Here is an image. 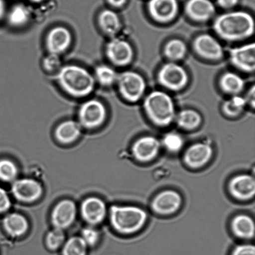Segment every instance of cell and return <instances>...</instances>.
<instances>
[{"label":"cell","mask_w":255,"mask_h":255,"mask_svg":"<svg viewBox=\"0 0 255 255\" xmlns=\"http://www.w3.org/2000/svg\"><path fill=\"white\" fill-rule=\"evenodd\" d=\"M214 29L219 37L226 41H240L254 34L255 21L253 16L247 12H226L215 20Z\"/></svg>","instance_id":"cell-1"},{"label":"cell","mask_w":255,"mask_h":255,"mask_svg":"<svg viewBox=\"0 0 255 255\" xmlns=\"http://www.w3.org/2000/svg\"><path fill=\"white\" fill-rule=\"evenodd\" d=\"M57 83L66 94L75 98H84L94 91L96 79L87 69L77 65L61 67L56 76Z\"/></svg>","instance_id":"cell-2"},{"label":"cell","mask_w":255,"mask_h":255,"mask_svg":"<svg viewBox=\"0 0 255 255\" xmlns=\"http://www.w3.org/2000/svg\"><path fill=\"white\" fill-rule=\"evenodd\" d=\"M143 107L147 117L157 126H169L176 119L174 102L166 92L152 91L145 99Z\"/></svg>","instance_id":"cell-3"},{"label":"cell","mask_w":255,"mask_h":255,"mask_svg":"<svg viewBox=\"0 0 255 255\" xmlns=\"http://www.w3.org/2000/svg\"><path fill=\"white\" fill-rule=\"evenodd\" d=\"M110 219L114 228L123 234L140 231L147 221L146 212L139 207L114 206L110 210Z\"/></svg>","instance_id":"cell-4"},{"label":"cell","mask_w":255,"mask_h":255,"mask_svg":"<svg viewBox=\"0 0 255 255\" xmlns=\"http://www.w3.org/2000/svg\"><path fill=\"white\" fill-rule=\"evenodd\" d=\"M116 83L122 97L132 103L139 101L146 91V84L143 77L133 71L119 75Z\"/></svg>","instance_id":"cell-5"},{"label":"cell","mask_w":255,"mask_h":255,"mask_svg":"<svg viewBox=\"0 0 255 255\" xmlns=\"http://www.w3.org/2000/svg\"><path fill=\"white\" fill-rule=\"evenodd\" d=\"M79 123L81 127L94 129L102 126L107 118L105 105L97 99L84 102L78 112Z\"/></svg>","instance_id":"cell-6"},{"label":"cell","mask_w":255,"mask_h":255,"mask_svg":"<svg viewBox=\"0 0 255 255\" xmlns=\"http://www.w3.org/2000/svg\"><path fill=\"white\" fill-rule=\"evenodd\" d=\"M157 79L162 87L172 91H179L186 86L189 81L186 70L174 62L165 64L157 74Z\"/></svg>","instance_id":"cell-7"},{"label":"cell","mask_w":255,"mask_h":255,"mask_svg":"<svg viewBox=\"0 0 255 255\" xmlns=\"http://www.w3.org/2000/svg\"><path fill=\"white\" fill-rule=\"evenodd\" d=\"M107 58L117 66H126L133 58V50L126 40L114 37L107 43L106 49Z\"/></svg>","instance_id":"cell-8"},{"label":"cell","mask_w":255,"mask_h":255,"mask_svg":"<svg viewBox=\"0 0 255 255\" xmlns=\"http://www.w3.org/2000/svg\"><path fill=\"white\" fill-rule=\"evenodd\" d=\"M182 199L178 192L166 190L157 194L151 203V208L159 215L167 216L174 214L181 207Z\"/></svg>","instance_id":"cell-9"},{"label":"cell","mask_w":255,"mask_h":255,"mask_svg":"<svg viewBox=\"0 0 255 255\" xmlns=\"http://www.w3.org/2000/svg\"><path fill=\"white\" fill-rule=\"evenodd\" d=\"M147 9L154 21L166 23L176 17L179 4L177 0H149Z\"/></svg>","instance_id":"cell-10"},{"label":"cell","mask_w":255,"mask_h":255,"mask_svg":"<svg viewBox=\"0 0 255 255\" xmlns=\"http://www.w3.org/2000/svg\"><path fill=\"white\" fill-rule=\"evenodd\" d=\"M193 47L195 51L204 59L218 61L224 57L223 47L211 35H200L195 39Z\"/></svg>","instance_id":"cell-11"},{"label":"cell","mask_w":255,"mask_h":255,"mask_svg":"<svg viewBox=\"0 0 255 255\" xmlns=\"http://www.w3.org/2000/svg\"><path fill=\"white\" fill-rule=\"evenodd\" d=\"M161 145L156 137L151 136L141 137L132 144V154L138 161H151L159 154Z\"/></svg>","instance_id":"cell-12"},{"label":"cell","mask_w":255,"mask_h":255,"mask_svg":"<svg viewBox=\"0 0 255 255\" xmlns=\"http://www.w3.org/2000/svg\"><path fill=\"white\" fill-rule=\"evenodd\" d=\"M231 63L242 71L253 72L255 69V44L250 43L230 51Z\"/></svg>","instance_id":"cell-13"},{"label":"cell","mask_w":255,"mask_h":255,"mask_svg":"<svg viewBox=\"0 0 255 255\" xmlns=\"http://www.w3.org/2000/svg\"><path fill=\"white\" fill-rule=\"evenodd\" d=\"M72 41L71 32L64 26H56L50 30L46 39L49 53L60 55L68 49Z\"/></svg>","instance_id":"cell-14"},{"label":"cell","mask_w":255,"mask_h":255,"mask_svg":"<svg viewBox=\"0 0 255 255\" xmlns=\"http://www.w3.org/2000/svg\"><path fill=\"white\" fill-rule=\"evenodd\" d=\"M213 154L211 145L206 142H197L191 145L184 155V161L187 166L198 169L208 163Z\"/></svg>","instance_id":"cell-15"},{"label":"cell","mask_w":255,"mask_h":255,"mask_svg":"<svg viewBox=\"0 0 255 255\" xmlns=\"http://www.w3.org/2000/svg\"><path fill=\"white\" fill-rule=\"evenodd\" d=\"M12 192L19 201L31 202L36 201L42 193L41 185L31 179H22L15 181L12 186Z\"/></svg>","instance_id":"cell-16"},{"label":"cell","mask_w":255,"mask_h":255,"mask_svg":"<svg viewBox=\"0 0 255 255\" xmlns=\"http://www.w3.org/2000/svg\"><path fill=\"white\" fill-rule=\"evenodd\" d=\"M232 196L241 201H247L252 198L255 194L254 177L249 174L238 175L232 179L229 185Z\"/></svg>","instance_id":"cell-17"},{"label":"cell","mask_w":255,"mask_h":255,"mask_svg":"<svg viewBox=\"0 0 255 255\" xmlns=\"http://www.w3.org/2000/svg\"><path fill=\"white\" fill-rule=\"evenodd\" d=\"M76 206L73 202L64 200L54 207L51 220L55 228L63 230L73 223L76 217Z\"/></svg>","instance_id":"cell-18"},{"label":"cell","mask_w":255,"mask_h":255,"mask_svg":"<svg viewBox=\"0 0 255 255\" xmlns=\"http://www.w3.org/2000/svg\"><path fill=\"white\" fill-rule=\"evenodd\" d=\"M81 214L85 221L91 225H96L104 221L107 214L106 204L97 197H89L81 205Z\"/></svg>","instance_id":"cell-19"},{"label":"cell","mask_w":255,"mask_h":255,"mask_svg":"<svg viewBox=\"0 0 255 255\" xmlns=\"http://www.w3.org/2000/svg\"><path fill=\"white\" fill-rule=\"evenodd\" d=\"M186 12L194 21L205 22L214 16L216 8L210 0H189L186 5Z\"/></svg>","instance_id":"cell-20"},{"label":"cell","mask_w":255,"mask_h":255,"mask_svg":"<svg viewBox=\"0 0 255 255\" xmlns=\"http://www.w3.org/2000/svg\"><path fill=\"white\" fill-rule=\"evenodd\" d=\"M81 132L79 122L67 121L57 127L55 134L59 141L64 144L71 143L78 138Z\"/></svg>","instance_id":"cell-21"},{"label":"cell","mask_w":255,"mask_h":255,"mask_svg":"<svg viewBox=\"0 0 255 255\" xmlns=\"http://www.w3.org/2000/svg\"><path fill=\"white\" fill-rule=\"evenodd\" d=\"M232 230L237 237L242 239H252L255 236L254 220L247 215H239L233 219Z\"/></svg>","instance_id":"cell-22"},{"label":"cell","mask_w":255,"mask_h":255,"mask_svg":"<svg viewBox=\"0 0 255 255\" xmlns=\"http://www.w3.org/2000/svg\"><path fill=\"white\" fill-rule=\"evenodd\" d=\"M3 227L9 236L18 237L26 233L28 229V222L22 215L12 213L5 217Z\"/></svg>","instance_id":"cell-23"},{"label":"cell","mask_w":255,"mask_h":255,"mask_svg":"<svg viewBox=\"0 0 255 255\" xmlns=\"http://www.w3.org/2000/svg\"><path fill=\"white\" fill-rule=\"evenodd\" d=\"M98 22L102 31L109 36H114L121 27V19L116 12L104 9L99 15Z\"/></svg>","instance_id":"cell-24"},{"label":"cell","mask_w":255,"mask_h":255,"mask_svg":"<svg viewBox=\"0 0 255 255\" xmlns=\"http://www.w3.org/2000/svg\"><path fill=\"white\" fill-rule=\"evenodd\" d=\"M245 84L244 80L241 76L232 72L224 73L219 81L222 91L232 96H237L243 91Z\"/></svg>","instance_id":"cell-25"},{"label":"cell","mask_w":255,"mask_h":255,"mask_svg":"<svg viewBox=\"0 0 255 255\" xmlns=\"http://www.w3.org/2000/svg\"><path fill=\"white\" fill-rule=\"evenodd\" d=\"M177 126L186 130H194L201 126L202 117L192 109L183 110L176 116Z\"/></svg>","instance_id":"cell-26"},{"label":"cell","mask_w":255,"mask_h":255,"mask_svg":"<svg viewBox=\"0 0 255 255\" xmlns=\"http://www.w3.org/2000/svg\"><path fill=\"white\" fill-rule=\"evenodd\" d=\"M30 17L29 9L23 4H18L12 7L7 15V21L12 27H20L29 22Z\"/></svg>","instance_id":"cell-27"},{"label":"cell","mask_w":255,"mask_h":255,"mask_svg":"<svg viewBox=\"0 0 255 255\" xmlns=\"http://www.w3.org/2000/svg\"><path fill=\"white\" fill-rule=\"evenodd\" d=\"M165 56L171 61H177L184 58L187 53V46L182 40L172 39L164 47Z\"/></svg>","instance_id":"cell-28"},{"label":"cell","mask_w":255,"mask_h":255,"mask_svg":"<svg viewBox=\"0 0 255 255\" xmlns=\"http://www.w3.org/2000/svg\"><path fill=\"white\" fill-rule=\"evenodd\" d=\"M118 74L112 67L106 64L97 66L94 78L102 86L110 87L116 83Z\"/></svg>","instance_id":"cell-29"},{"label":"cell","mask_w":255,"mask_h":255,"mask_svg":"<svg viewBox=\"0 0 255 255\" xmlns=\"http://www.w3.org/2000/svg\"><path fill=\"white\" fill-rule=\"evenodd\" d=\"M87 249L81 237H72L62 246V255H87Z\"/></svg>","instance_id":"cell-30"},{"label":"cell","mask_w":255,"mask_h":255,"mask_svg":"<svg viewBox=\"0 0 255 255\" xmlns=\"http://www.w3.org/2000/svg\"><path fill=\"white\" fill-rule=\"evenodd\" d=\"M246 105V99L237 95L225 102L222 109L226 116L235 117L239 116L243 112Z\"/></svg>","instance_id":"cell-31"},{"label":"cell","mask_w":255,"mask_h":255,"mask_svg":"<svg viewBox=\"0 0 255 255\" xmlns=\"http://www.w3.org/2000/svg\"><path fill=\"white\" fill-rule=\"evenodd\" d=\"M162 144L167 151L174 153L182 148L184 146V139L177 132H170L164 135L162 140Z\"/></svg>","instance_id":"cell-32"},{"label":"cell","mask_w":255,"mask_h":255,"mask_svg":"<svg viewBox=\"0 0 255 255\" xmlns=\"http://www.w3.org/2000/svg\"><path fill=\"white\" fill-rule=\"evenodd\" d=\"M17 168L16 164L9 159L0 160V179L2 181H11L16 178Z\"/></svg>","instance_id":"cell-33"},{"label":"cell","mask_w":255,"mask_h":255,"mask_svg":"<svg viewBox=\"0 0 255 255\" xmlns=\"http://www.w3.org/2000/svg\"><path fill=\"white\" fill-rule=\"evenodd\" d=\"M46 243L47 248L52 251H57L65 243V236L62 230L55 229L49 232L46 237Z\"/></svg>","instance_id":"cell-34"},{"label":"cell","mask_w":255,"mask_h":255,"mask_svg":"<svg viewBox=\"0 0 255 255\" xmlns=\"http://www.w3.org/2000/svg\"><path fill=\"white\" fill-rule=\"evenodd\" d=\"M81 237L87 247H94L99 241V234L96 230L92 227H87L82 231Z\"/></svg>","instance_id":"cell-35"},{"label":"cell","mask_w":255,"mask_h":255,"mask_svg":"<svg viewBox=\"0 0 255 255\" xmlns=\"http://www.w3.org/2000/svg\"><path fill=\"white\" fill-rule=\"evenodd\" d=\"M61 61L59 55L49 53L44 59L43 67L48 72L56 71L61 69Z\"/></svg>","instance_id":"cell-36"},{"label":"cell","mask_w":255,"mask_h":255,"mask_svg":"<svg viewBox=\"0 0 255 255\" xmlns=\"http://www.w3.org/2000/svg\"><path fill=\"white\" fill-rule=\"evenodd\" d=\"M231 255H255V249L253 245L242 244L236 246Z\"/></svg>","instance_id":"cell-37"},{"label":"cell","mask_w":255,"mask_h":255,"mask_svg":"<svg viewBox=\"0 0 255 255\" xmlns=\"http://www.w3.org/2000/svg\"><path fill=\"white\" fill-rule=\"evenodd\" d=\"M11 206V201L6 192L0 187V213L6 212Z\"/></svg>","instance_id":"cell-38"},{"label":"cell","mask_w":255,"mask_h":255,"mask_svg":"<svg viewBox=\"0 0 255 255\" xmlns=\"http://www.w3.org/2000/svg\"><path fill=\"white\" fill-rule=\"evenodd\" d=\"M239 0H217L219 6L224 9H231L236 6L238 3Z\"/></svg>","instance_id":"cell-39"},{"label":"cell","mask_w":255,"mask_h":255,"mask_svg":"<svg viewBox=\"0 0 255 255\" xmlns=\"http://www.w3.org/2000/svg\"><path fill=\"white\" fill-rule=\"evenodd\" d=\"M246 99V104L251 106L252 108H255V87L253 86L251 89L249 90L248 93H247Z\"/></svg>","instance_id":"cell-40"},{"label":"cell","mask_w":255,"mask_h":255,"mask_svg":"<svg viewBox=\"0 0 255 255\" xmlns=\"http://www.w3.org/2000/svg\"><path fill=\"white\" fill-rule=\"evenodd\" d=\"M112 6L120 7L126 3L127 0H107Z\"/></svg>","instance_id":"cell-41"},{"label":"cell","mask_w":255,"mask_h":255,"mask_svg":"<svg viewBox=\"0 0 255 255\" xmlns=\"http://www.w3.org/2000/svg\"><path fill=\"white\" fill-rule=\"evenodd\" d=\"M6 11V4L4 0H0V19L3 17Z\"/></svg>","instance_id":"cell-42"},{"label":"cell","mask_w":255,"mask_h":255,"mask_svg":"<svg viewBox=\"0 0 255 255\" xmlns=\"http://www.w3.org/2000/svg\"><path fill=\"white\" fill-rule=\"evenodd\" d=\"M30 1L33 2H36V3H39V2H41L42 1H45V0H30Z\"/></svg>","instance_id":"cell-43"}]
</instances>
